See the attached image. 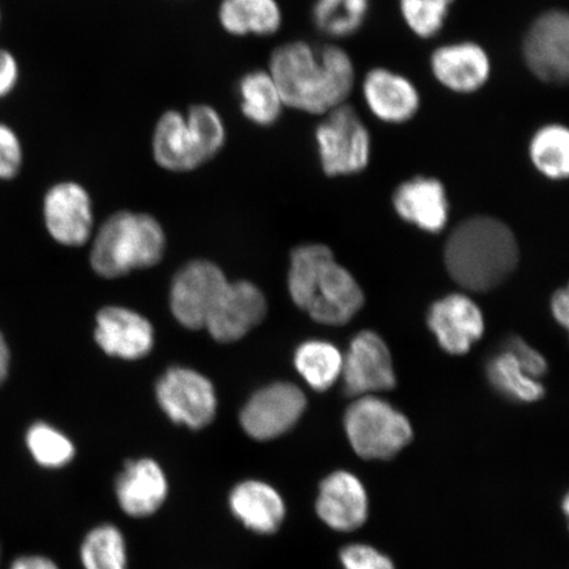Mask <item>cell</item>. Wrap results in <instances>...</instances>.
<instances>
[{
    "label": "cell",
    "mask_w": 569,
    "mask_h": 569,
    "mask_svg": "<svg viewBox=\"0 0 569 569\" xmlns=\"http://www.w3.org/2000/svg\"><path fill=\"white\" fill-rule=\"evenodd\" d=\"M116 490L119 507L126 515L144 518L154 515L167 501L169 482L158 461L142 458L127 462Z\"/></svg>",
    "instance_id": "obj_18"
},
{
    "label": "cell",
    "mask_w": 569,
    "mask_h": 569,
    "mask_svg": "<svg viewBox=\"0 0 569 569\" xmlns=\"http://www.w3.org/2000/svg\"><path fill=\"white\" fill-rule=\"evenodd\" d=\"M291 300L318 323L350 322L365 303V295L347 269L333 260L331 249L312 244L297 248L289 272Z\"/></svg>",
    "instance_id": "obj_2"
},
{
    "label": "cell",
    "mask_w": 569,
    "mask_h": 569,
    "mask_svg": "<svg viewBox=\"0 0 569 569\" xmlns=\"http://www.w3.org/2000/svg\"><path fill=\"white\" fill-rule=\"evenodd\" d=\"M505 351L513 356L518 366L521 367L526 373L533 377V379H538V377L546 373L547 362L543 356L533 350L528 343H525L522 339H509Z\"/></svg>",
    "instance_id": "obj_34"
},
{
    "label": "cell",
    "mask_w": 569,
    "mask_h": 569,
    "mask_svg": "<svg viewBox=\"0 0 569 569\" xmlns=\"http://www.w3.org/2000/svg\"><path fill=\"white\" fill-rule=\"evenodd\" d=\"M2 23H3V10H2V6H0V27H2Z\"/></svg>",
    "instance_id": "obj_39"
},
{
    "label": "cell",
    "mask_w": 569,
    "mask_h": 569,
    "mask_svg": "<svg viewBox=\"0 0 569 569\" xmlns=\"http://www.w3.org/2000/svg\"><path fill=\"white\" fill-rule=\"evenodd\" d=\"M229 284L222 270L209 261H193L176 276L170 291L172 311L182 326L204 329L213 306Z\"/></svg>",
    "instance_id": "obj_10"
},
{
    "label": "cell",
    "mask_w": 569,
    "mask_h": 569,
    "mask_svg": "<svg viewBox=\"0 0 569 569\" xmlns=\"http://www.w3.org/2000/svg\"><path fill=\"white\" fill-rule=\"evenodd\" d=\"M295 365L312 389L323 391L331 388L341 376L343 356L327 341L310 340L298 347Z\"/></svg>",
    "instance_id": "obj_26"
},
{
    "label": "cell",
    "mask_w": 569,
    "mask_h": 569,
    "mask_svg": "<svg viewBox=\"0 0 569 569\" xmlns=\"http://www.w3.org/2000/svg\"><path fill=\"white\" fill-rule=\"evenodd\" d=\"M529 154L533 167L551 180H566L569 173V132L563 124L540 127L532 134Z\"/></svg>",
    "instance_id": "obj_25"
},
{
    "label": "cell",
    "mask_w": 569,
    "mask_h": 569,
    "mask_svg": "<svg viewBox=\"0 0 569 569\" xmlns=\"http://www.w3.org/2000/svg\"><path fill=\"white\" fill-rule=\"evenodd\" d=\"M156 395L163 412L177 425L199 430L216 418V390L206 377L191 369H170L158 382Z\"/></svg>",
    "instance_id": "obj_9"
},
{
    "label": "cell",
    "mask_w": 569,
    "mask_h": 569,
    "mask_svg": "<svg viewBox=\"0 0 569 569\" xmlns=\"http://www.w3.org/2000/svg\"><path fill=\"white\" fill-rule=\"evenodd\" d=\"M96 340L106 353L137 360L152 350L153 329L137 312L123 308H106L97 317Z\"/></svg>",
    "instance_id": "obj_19"
},
{
    "label": "cell",
    "mask_w": 569,
    "mask_h": 569,
    "mask_svg": "<svg viewBox=\"0 0 569 569\" xmlns=\"http://www.w3.org/2000/svg\"><path fill=\"white\" fill-rule=\"evenodd\" d=\"M84 569H127V545L118 526L104 523L92 529L81 546Z\"/></svg>",
    "instance_id": "obj_28"
},
{
    "label": "cell",
    "mask_w": 569,
    "mask_h": 569,
    "mask_svg": "<svg viewBox=\"0 0 569 569\" xmlns=\"http://www.w3.org/2000/svg\"><path fill=\"white\" fill-rule=\"evenodd\" d=\"M395 209L407 222L437 233L448 219V202L443 183L437 178L416 177L403 182L393 197Z\"/></svg>",
    "instance_id": "obj_21"
},
{
    "label": "cell",
    "mask_w": 569,
    "mask_h": 569,
    "mask_svg": "<svg viewBox=\"0 0 569 569\" xmlns=\"http://www.w3.org/2000/svg\"><path fill=\"white\" fill-rule=\"evenodd\" d=\"M230 509L247 529L258 533L279 530L287 511L280 493L259 480L239 482L230 495Z\"/></svg>",
    "instance_id": "obj_23"
},
{
    "label": "cell",
    "mask_w": 569,
    "mask_h": 569,
    "mask_svg": "<svg viewBox=\"0 0 569 569\" xmlns=\"http://www.w3.org/2000/svg\"><path fill=\"white\" fill-rule=\"evenodd\" d=\"M11 365V353L9 345L3 337V333L0 332V387L3 386V382L9 377Z\"/></svg>",
    "instance_id": "obj_38"
},
{
    "label": "cell",
    "mask_w": 569,
    "mask_h": 569,
    "mask_svg": "<svg viewBox=\"0 0 569 569\" xmlns=\"http://www.w3.org/2000/svg\"><path fill=\"white\" fill-rule=\"evenodd\" d=\"M316 140L327 176L359 173L371 160V133L351 104H340L325 113L316 128Z\"/></svg>",
    "instance_id": "obj_7"
},
{
    "label": "cell",
    "mask_w": 569,
    "mask_h": 569,
    "mask_svg": "<svg viewBox=\"0 0 569 569\" xmlns=\"http://www.w3.org/2000/svg\"><path fill=\"white\" fill-rule=\"evenodd\" d=\"M166 237L158 220L146 213L119 212L99 230L91 251V266L106 279L158 264Z\"/></svg>",
    "instance_id": "obj_5"
},
{
    "label": "cell",
    "mask_w": 569,
    "mask_h": 569,
    "mask_svg": "<svg viewBox=\"0 0 569 569\" xmlns=\"http://www.w3.org/2000/svg\"><path fill=\"white\" fill-rule=\"evenodd\" d=\"M455 0H400L401 17L419 39H432L443 30Z\"/></svg>",
    "instance_id": "obj_31"
},
{
    "label": "cell",
    "mask_w": 569,
    "mask_h": 569,
    "mask_svg": "<svg viewBox=\"0 0 569 569\" xmlns=\"http://www.w3.org/2000/svg\"><path fill=\"white\" fill-rule=\"evenodd\" d=\"M267 315L264 295L253 283L239 281L227 284L204 329L220 343H230L246 336Z\"/></svg>",
    "instance_id": "obj_14"
},
{
    "label": "cell",
    "mask_w": 569,
    "mask_h": 569,
    "mask_svg": "<svg viewBox=\"0 0 569 569\" xmlns=\"http://www.w3.org/2000/svg\"><path fill=\"white\" fill-rule=\"evenodd\" d=\"M526 67L538 80L565 84L569 76V18L563 10H550L532 21L525 34Z\"/></svg>",
    "instance_id": "obj_8"
},
{
    "label": "cell",
    "mask_w": 569,
    "mask_h": 569,
    "mask_svg": "<svg viewBox=\"0 0 569 569\" xmlns=\"http://www.w3.org/2000/svg\"><path fill=\"white\" fill-rule=\"evenodd\" d=\"M23 142L10 124L0 122V180H12L23 167Z\"/></svg>",
    "instance_id": "obj_32"
},
{
    "label": "cell",
    "mask_w": 569,
    "mask_h": 569,
    "mask_svg": "<svg viewBox=\"0 0 569 569\" xmlns=\"http://www.w3.org/2000/svg\"><path fill=\"white\" fill-rule=\"evenodd\" d=\"M317 511L322 521L333 530L358 529L368 516L366 489L352 473H332L320 483Z\"/></svg>",
    "instance_id": "obj_20"
},
{
    "label": "cell",
    "mask_w": 569,
    "mask_h": 569,
    "mask_svg": "<svg viewBox=\"0 0 569 569\" xmlns=\"http://www.w3.org/2000/svg\"><path fill=\"white\" fill-rule=\"evenodd\" d=\"M21 80V67L16 53L0 47V101L16 92Z\"/></svg>",
    "instance_id": "obj_35"
},
{
    "label": "cell",
    "mask_w": 569,
    "mask_h": 569,
    "mask_svg": "<svg viewBox=\"0 0 569 569\" xmlns=\"http://www.w3.org/2000/svg\"><path fill=\"white\" fill-rule=\"evenodd\" d=\"M427 323L440 347L451 355L467 353L483 333L481 310L462 295H451L433 303Z\"/></svg>",
    "instance_id": "obj_16"
},
{
    "label": "cell",
    "mask_w": 569,
    "mask_h": 569,
    "mask_svg": "<svg viewBox=\"0 0 569 569\" xmlns=\"http://www.w3.org/2000/svg\"><path fill=\"white\" fill-rule=\"evenodd\" d=\"M345 426L353 450L365 459H390L412 438L408 418L373 396L359 397L347 409Z\"/></svg>",
    "instance_id": "obj_6"
},
{
    "label": "cell",
    "mask_w": 569,
    "mask_h": 569,
    "mask_svg": "<svg viewBox=\"0 0 569 569\" xmlns=\"http://www.w3.org/2000/svg\"><path fill=\"white\" fill-rule=\"evenodd\" d=\"M361 91L369 111L383 123H407L421 109V94L416 84L387 68L369 70Z\"/></svg>",
    "instance_id": "obj_15"
},
{
    "label": "cell",
    "mask_w": 569,
    "mask_h": 569,
    "mask_svg": "<svg viewBox=\"0 0 569 569\" xmlns=\"http://www.w3.org/2000/svg\"><path fill=\"white\" fill-rule=\"evenodd\" d=\"M0 558H2V547H0Z\"/></svg>",
    "instance_id": "obj_40"
},
{
    "label": "cell",
    "mask_w": 569,
    "mask_h": 569,
    "mask_svg": "<svg viewBox=\"0 0 569 569\" xmlns=\"http://www.w3.org/2000/svg\"><path fill=\"white\" fill-rule=\"evenodd\" d=\"M513 232L500 220L478 217L466 220L448 238L445 251L448 273L460 287L488 291L501 284L518 264Z\"/></svg>",
    "instance_id": "obj_3"
},
{
    "label": "cell",
    "mask_w": 569,
    "mask_h": 569,
    "mask_svg": "<svg viewBox=\"0 0 569 569\" xmlns=\"http://www.w3.org/2000/svg\"><path fill=\"white\" fill-rule=\"evenodd\" d=\"M227 126L216 106L196 103L187 110L160 113L152 133V153L159 166L172 172H190L222 151Z\"/></svg>",
    "instance_id": "obj_4"
},
{
    "label": "cell",
    "mask_w": 569,
    "mask_h": 569,
    "mask_svg": "<svg viewBox=\"0 0 569 569\" xmlns=\"http://www.w3.org/2000/svg\"><path fill=\"white\" fill-rule=\"evenodd\" d=\"M217 20L231 38H269L281 30L283 12L279 0H220Z\"/></svg>",
    "instance_id": "obj_22"
},
{
    "label": "cell",
    "mask_w": 569,
    "mask_h": 569,
    "mask_svg": "<svg viewBox=\"0 0 569 569\" xmlns=\"http://www.w3.org/2000/svg\"><path fill=\"white\" fill-rule=\"evenodd\" d=\"M431 73L443 88L457 94H473L489 81L492 61L486 49L473 41L439 47L430 57Z\"/></svg>",
    "instance_id": "obj_13"
},
{
    "label": "cell",
    "mask_w": 569,
    "mask_h": 569,
    "mask_svg": "<svg viewBox=\"0 0 569 569\" xmlns=\"http://www.w3.org/2000/svg\"><path fill=\"white\" fill-rule=\"evenodd\" d=\"M551 310L555 319L567 329L569 319V296L567 289H561L555 293L551 301Z\"/></svg>",
    "instance_id": "obj_37"
},
{
    "label": "cell",
    "mask_w": 569,
    "mask_h": 569,
    "mask_svg": "<svg viewBox=\"0 0 569 569\" xmlns=\"http://www.w3.org/2000/svg\"><path fill=\"white\" fill-rule=\"evenodd\" d=\"M267 69L281 92L284 107L310 116H325L347 103L355 88L351 56L333 44L284 42L270 53Z\"/></svg>",
    "instance_id": "obj_1"
},
{
    "label": "cell",
    "mask_w": 569,
    "mask_h": 569,
    "mask_svg": "<svg viewBox=\"0 0 569 569\" xmlns=\"http://www.w3.org/2000/svg\"><path fill=\"white\" fill-rule=\"evenodd\" d=\"M488 377L493 387L511 400L533 402L545 395V389L539 381L526 373L513 356L507 351L495 356L489 361Z\"/></svg>",
    "instance_id": "obj_29"
},
{
    "label": "cell",
    "mask_w": 569,
    "mask_h": 569,
    "mask_svg": "<svg viewBox=\"0 0 569 569\" xmlns=\"http://www.w3.org/2000/svg\"><path fill=\"white\" fill-rule=\"evenodd\" d=\"M44 218L49 233L59 243L83 244L92 226L88 191L74 182L56 184L46 196Z\"/></svg>",
    "instance_id": "obj_17"
},
{
    "label": "cell",
    "mask_w": 569,
    "mask_h": 569,
    "mask_svg": "<svg viewBox=\"0 0 569 569\" xmlns=\"http://www.w3.org/2000/svg\"><path fill=\"white\" fill-rule=\"evenodd\" d=\"M341 376L348 396L365 397L393 389L396 375L386 341L372 331L360 332L343 358Z\"/></svg>",
    "instance_id": "obj_12"
},
{
    "label": "cell",
    "mask_w": 569,
    "mask_h": 569,
    "mask_svg": "<svg viewBox=\"0 0 569 569\" xmlns=\"http://www.w3.org/2000/svg\"><path fill=\"white\" fill-rule=\"evenodd\" d=\"M341 563L346 569H395L386 555L369 546L355 545L341 551Z\"/></svg>",
    "instance_id": "obj_33"
},
{
    "label": "cell",
    "mask_w": 569,
    "mask_h": 569,
    "mask_svg": "<svg viewBox=\"0 0 569 569\" xmlns=\"http://www.w3.org/2000/svg\"><path fill=\"white\" fill-rule=\"evenodd\" d=\"M237 96L241 116L258 127H272L287 107L268 69H253L239 78Z\"/></svg>",
    "instance_id": "obj_24"
},
{
    "label": "cell",
    "mask_w": 569,
    "mask_h": 569,
    "mask_svg": "<svg viewBox=\"0 0 569 569\" xmlns=\"http://www.w3.org/2000/svg\"><path fill=\"white\" fill-rule=\"evenodd\" d=\"M26 446L36 465L47 469L63 468L76 457L73 442L47 422L30 426L26 433Z\"/></svg>",
    "instance_id": "obj_30"
},
{
    "label": "cell",
    "mask_w": 569,
    "mask_h": 569,
    "mask_svg": "<svg viewBox=\"0 0 569 569\" xmlns=\"http://www.w3.org/2000/svg\"><path fill=\"white\" fill-rule=\"evenodd\" d=\"M306 398L288 382L272 383L256 393L241 410L240 423L249 437L270 440L282 436L301 418Z\"/></svg>",
    "instance_id": "obj_11"
},
{
    "label": "cell",
    "mask_w": 569,
    "mask_h": 569,
    "mask_svg": "<svg viewBox=\"0 0 569 569\" xmlns=\"http://www.w3.org/2000/svg\"><path fill=\"white\" fill-rule=\"evenodd\" d=\"M9 569H60L51 558L42 555H21L12 561Z\"/></svg>",
    "instance_id": "obj_36"
},
{
    "label": "cell",
    "mask_w": 569,
    "mask_h": 569,
    "mask_svg": "<svg viewBox=\"0 0 569 569\" xmlns=\"http://www.w3.org/2000/svg\"><path fill=\"white\" fill-rule=\"evenodd\" d=\"M369 6V0H316L312 21L326 36L345 39L366 23Z\"/></svg>",
    "instance_id": "obj_27"
}]
</instances>
